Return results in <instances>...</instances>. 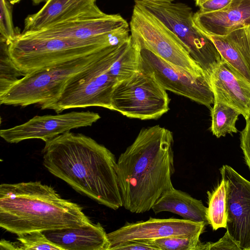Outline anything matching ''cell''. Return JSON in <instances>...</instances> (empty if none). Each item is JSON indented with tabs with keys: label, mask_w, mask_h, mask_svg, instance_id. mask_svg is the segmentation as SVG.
<instances>
[{
	"label": "cell",
	"mask_w": 250,
	"mask_h": 250,
	"mask_svg": "<svg viewBox=\"0 0 250 250\" xmlns=\"http://www.w3.org/2000/svg\"><path fill=\"white\" fill-rule=\"evenodd\" d=\"M100 118L98 113L90 111L35 116L21 125L1 129L0 136L9 143L32 139L46 142L71 129L91 126Z\"/></svg>",
	"instance_id": "8fae6325"
},
{
	"label": "cell",
	"mask_w": 250,
	"mask_h": 250,
	"mask_svg": "<svg viewBox=\"0 0 250 250\" xmlns=\"http://www.w3.org/2000/svg\"><path fill=\"white\" fill-rule=\"evenodd\" d=\"M23 75L12 62L8 50L7 43L0 41V95L3 94L20 77Z\"/></svg>",
	"instance_id": "d4e9b609"
},
{
	"label": "cell",
	"mask_w": 250,
	"mask_h": 250,
	"mask_svg": "<svg viewBox=\"0 0 250 250\" xmlns=\"http://www.w3.org/2000/svg\"><path fill=\"white\" fill-rule=\"evenodd\" d=\"M169 102L166 90L143 69L118 82L111 98L112 110L142 120L159 118L169 110Z\"/></svg>",
	"instance_id": "9c48e42d"
},
{
	"label": "cell",
	"mask_w": 250,
	"mask_h": 250,
	"mask_svg": "<svg viewBox=\"0 0 250 250\" xmlns=\"http://www.w3.org/2000/svg\"><path fill=\"white\" fill-rule=\"evenodd\" d=\"M209 78L214 101L234 108L245 120L250 117V81L223 59Z\"/></svg>",
	"instance_id": "9a60e30c"
},
{
	"label": "cell",
	"mask_w": 250,
	"mask_h": 250,
	"mask_svg": "<svg viewBox=\"0 0 250 250\" xmlns=\"http://www.w3.org/2000/svg\"><path fill=\"white\" fill-rule=\"evenodd\" d=\"M130 36L127 46L108 69L118 83L131 78L141 69L140 47Z\"/></svg>",
	"instance_id": "ffe728a7"
},
{
	"label": "cell",
	"mask_w": 250,
	"mask_h": 250,
	"mask_svg": "<svg viewBox=\"0 0 250 250\" xmlns=\"http://www.w3.org/2000/svg\"><path fill=\"white\" fill-rule=\"evenodd\" d=\"M208 203L207 217L213 230L226 228V189L224 181L222 179L217 187L211 192L208 191Z\"/></svg>",
	"instance_id": "cb8c5ba5"
},
{
	"label": "cell",
	"mask_w": 250,
	"mask_h": 250,
	"mask_svg": "<svg viewBox=\"0 0 250 250\" xmlns=\"http://www.w3.org/2000/svg\"><path fill=\"white\" fill-rule=\"evenodd\" d=\"M97 0H47L37 12L28 15L21 33L41 30L51 24L96 10Z\"/></svg>",
	"instance_id": "ac0fdd59"
},
{
	"label": "cell",
	"mask_w": 250,
	"mask_h": 250,
	"mask_svg": "<svg viewBox=\"0 0 250 250\" xmlns=\"http://www.w3.org/2000/svg\"><path fill=\"white\" fill-rule=\"evenodd\" d=\"M173 133L156 125L142 128L119 156L117 172L123 207L144 213L173 187L175 171Z\"/></svg>",
	"instance_id": "7a4b0ae2"
},
{
	"label": "cell",
	"mask_w": 250,
	"mask_h": 250,
	"mask_svg": "<svg viewBox=\"0 0 250 250\" xmlns=\"http://www.w3.org/2000/svg\"><path fill=\"white\" fill-rule=\"evenodd\" d=\"M162 21L186 46L190 56L209 75L222 61L211 40L196 25L194 13L187 4L134 0Z\"/></svg>",
	"instance_id": "52a82bcc"
},
{
	"label": "cell",
	"mask_w": 250,
	"mask_h": 250,
	"mask_svg": "<svg viewBox=\"0 0 250 250\" xmlns=\"http://www.w3.org/2000/svg\"><path fill=\"white\" fill-rule=\"evenodd\" d=\"M47 0H32V3L34 5H37L42 3H44Z\"/></svg>",
	"instance_id": "d6a6232c"
},
{
	"label": "cell",
	"mask_w": 250,
	"mask_h": 250,
	"mask_svg": "<svg viewBox=\"0 0 250 250\" xmlns=\"http://www.w3.org/2000/svg\"><path fill=\"white\" fill-rule=\"evenodd\" d=\"M128 26L119 14H106L98 8L38 31L21 33L40 38L87 39Z\"/></svg>",
	"instance_id": "4fadbf2b"
},
{
	"label": "cell",
	"mask_w": 250,
	"mask_h": 250,
	"mask_svg": "<svg viewBox=\"0 0 250 250\" xmlns=\"http://www.w3.org/2000/svg\"><path fill=\"white\" fill-rule=\"evenodd\" d=\"M17 242H10L1 239L0 242V250H62L52 243L42 232L33 231L17 235Z\"/></svg>",
	"instance_id": "603a6c76"
},
{
	"label": "cell",
	"mask_w": 250,
	"mask_h": 250,
	"mask_svg": "<svg viewBox=\"0 0 250 250\" xmlns=\"http://www.w3.org/2000/svg\"><path fill=\"white\" fill-rule=\"evenodd\" d=\"M118 46H109L83 57L28 73L0 95V103L24 107L51 101L59 96L72 77Z\"/></svg>",
	"instance_id": "8992f818"
},
{
	"label": "cell",
	"mask_w": 250,
	"mask_h": 250,
	"mask_svg": "<svg viewBox=\"0 0 250 250\" xmlns=\"http://www.w3.org/2000/svg\"><path fill=\"white\" fill-rule=\"evenodd\" d=\"M127 41L72 77L56 99L40 105L59 113L66 109L99 106L112 110V95L118 82L109 73L113 62L127 46Z\"/></svg>",
	"instance_id": "5b68a950"
},
{
	"label": "cell",
	"mask_w": 250,
	"mask_h": 250,
	"mask_svg": "<svg viewBox=\"0 0 250 250\" xmlns=\"http://www.w3.org/2000/svg\"><path fill=\"white\" fill-rule=\"evenodd\" d=\"M232 0H208L200 6L202 12H211L221 10L231 3Z\"/></svg>",
	"instance_id": "4dcf8cb0"
},
{
	"label": "cell",
	"mask_w": 250,
	"mask_h": 250,
	"mask_svg": "<svg viewBox=\"0 0 250 250\" xmlns=\"http://www.w3.org/2000/svg\"><path fill=\"white\" fill-rule=\"evenodd\" d=\"M245 36L248 43L249 51L250 53V25L244 28Z\"/></svg>",
	"instance_id": "1f68e13d"
},
{
	"label": "cell",
	"mask_w": 250,
	"mask_h": 250,
	"mask_svg": "<svg viewBox=\"0 0 250 250\" xmlns=\"http://www.w3.org/2000/svg\"><path fill=\"white\" fill-rule=\"evenodd\" d=\"M201 234L187 236L167 237L153 240H143L158 250H197L201 243Z\"/></svg>",
	"instance_id": "484cf974"
},
{
	"label": "cell",
	"mask_w": 250,
	"mask_h": 250,
	"mask_svg": "<svg viewBox=\"0 0 250 250\" xmlns=\"http://www.w3.org/2000/svg\"><path fill=\"white\" fill-rule=\"evenodd\" d=\"M208 36L214 43L222 58L250 82V69L242 53L228 36Z\"/></svg>",
	"instance_id": "7402d4cb"
},
{
	"label": "cell",
	"mask_w": 250,
	"mask_h": 250,
	"mask_svg": "<svg viewBox=\"0 0 250 250\" xmlns=\"http://www.w3.org/2000/svg\"><path fill=\"white\" fill-rule=\"evenodd\" d=\"M241 250V249L227 231L224 235L218 241L214 243L207 242L201 243L198 246L197 250Z\"/></svg>",
	"instance_id": "83f0119b"
},
{
	"label": "cell",
	"mask_w": 250,
	"mask_h": 250,
	"mask_svg": "<svg viewBox=\"0 0 250 250\" xmlns=\"http://www.w3.org/2000/svg\"><path fill=\"white\" fill-rule=\"evenodd\" d=\"M129 31L127 27H122L87 39L35 37L19 32L6 42L12 62L24 76L109 46L120 45L128 39Z\"/></svg>",
	"instance_id": "277c9868"
},
{
	"label": "cell",
	"mask_w": 250,
	"mask_h": 250,
	"mask_svg": "<svg viewBox=\"0 0 250 250\" xmlns=\"http://www.w3.org/2000/svg\"><path fill=\"white\" fill-rule=\"evenodd\" d=\"M197 27L207 36H226L250 25V0H232L224 9L194 13Z\"/></svg>",
	"instance_id": "2e32d148"
},
{
	"label": "cell",
	"mask_w": 250,
	"mask_h": 250,
	"mask_svg": "<svg viewBox=\"0 0 250 250\" xmlns=\"http://www.w3.org/2000/svg\"><path fill=\"white\" fill-rule=\"evenodd\" d=\"M132 39L173 65L198 77H209L190 56L186 46L162 21L135 3L130 21Z\"/></svg>",
	"instance_id": "ba28073f"
},
{
	"label": "cell",
	"mask_w": 250,
	"mask_h": 250,
	"mask_svg": "<svg viewBox=\"0 0 250 250\" xmlns=\"http://www.w3.org/2000/svg\"><path fill=\"white\" fill-rule=\"evenodd\" d=\"M245 127L241 132L240 147L245 161L250 169V117L246 120Z\"/></svg>",
	"instance_id": "f1b7e54d"
},
{
	"label": "cell",
	"mask_w": 250,
	"mask_h": 250,
	"mask_svg": "<svg viewBox=\"0 0 250 250\" xmlns=\"http://www.w3.org/2000/svg\"><path fill=\"white\" fill-rule=\"evenodd\" d=\"M140 55L141 69L151 73L165 90L208 107L214 103L209 77L196 76L180 69L145 47H140Z\"/></svg>",
	"instance_id": "30bf717a"
},
{
	"label": "cell",
	"mask_w": 250,
	"mask_h": 250,
	"mask_svg": "<svg viewBox=\"0 0 250 250\" xmlns=\"http://www.w3.org/2000/svg\"><path fill=\"white\" fill-rule=\"evenodd\" d=\"M43 165L74 189L114 210L123 207L114 155L91 138L70 131L45 142Z\"/></svg>",
	"instance_id": "6da1fadb"
},
{
	"label": "cell",
	"mask_w": 250,
	"mask_h": 250,
	"mask_svg": "<svg viewBox=\"0 0 250 250\" xmlns=\"http://www.w3.org/2000/svg\"><path fill=\"white\" fill-rule=\"evenodd\" d=\"M220 172L225 185L227 231L241 250H250V182L228 165Z\"/></svg>",
	"instance_id": "7c38bea8"
},
{
	"label": "cell",
	"mask_w": 250,
	"mask_h": 250,
	"mask_svg": "<svg viewBox=\"0 0 250 250\" xmlns=\"http://www.w3.org/2000/svg\"><path fill=\"white\" fill-rule=\"evenodd\" d=\"M152 1L162 2H172L174 0H147Z\"/></svg>",
	"instance_id": "836d02e7"
},
{
	"label": "cell",
	"mask_w": 250,
	"mask_h": 250,
	"mask_svg": "<svg viewBox=\"0 0 250 250\" xmlns=\"http://www.w3.org/2000/svg\"><path fill=\"white\" fill-rule=\"evenodd\" d=\"M206 226L204 223L172 218H150L146 221L127 223L120 229L107 233L108 250H114L116 247L131 241L201 234Z\"/></svg>",
	"instance_id": "5bb4252c"
},
{
	"label": "cell",
	"mask_w": 250,
	"mask_h": 250,
	"mask_svg": "<svg viewBox=\"0 0 250 250\" xmlns=\"http://www.w3.org/2000/svg\"><path fill=\"white\" fill-rule=\"evenodd\" d=\"M158 250L143 240L128 241L116 247L114 250Z\"/></svg>",
	"instance_id": "f546056e"
},
{
	"label": "cell",
	"mask_w": 250,
	"mask_h": 250,
	"mask_svg": "<svg viewBox=\"0 0 250 250\" xmlns=\"http://www.w3.org/2000/svg\"><path fill=\"white\" fill-rule=\"evenodd\" d=\"M207 209L201 200L174 187L165 192L151 208L155 214L168 211L178 214L184 219L204 223L206 225L208 224Z\"/></svg>",
	"instance_id": "d6986e66"
},
{
	"label": "cell",
	"mask_w": 250,
	"mask_h": 250,
	"mask_svg": "<svg viewBox=\"0 0 250 250\" xmlns=\"http://www.w3.org/2000/svg\"><path fill=\"white\" fill-rule=\"evenodd\" d=\"M13 5L8 0H0V41L9 42L20 32L14 26Z\"/></svg>",
	"instance_id": "4316f807"
},
{
	"label": "cell",
	"mask_w": 250,
	"mask_h": 250,
	"mask_svg": "<svg viewBox=\"0 0 250 250\" xmlns=\"http://www.w3.org/2000/svg\"><path fill=\"white\" fill-rule=\"evenodd\" d=\"M92 223L78 204L40 181L0 186V227L17 235Z\"/></svg>",
	"instance_id": "3957f363"
},
{
	"label": "cell",
	"mask_w": 250,
	"mask_h": 250,
	"mask_svg": "<svg viewBox=\"0 0 250 250\" xmlns=\"http://www.w3.org/2000/svg\"><path fill=\"white\" fill-rule=\"evenodd\" d=\"M208 0H195L196 5L198 6H200L203 2Z\"/></svg>",
	"instance_id": "e575fe53"
},
{
	"label": "cell",
	"mask_w": 250,
	"mask_h": 250,
	"mask_svg": "<svg viewBox=\"0 0 250 250\" xmlns=\"http://www.w3.org/2000/svg\"><path fill=\"white\" fill-rule=\"evenodd\" d=\"M12 4H16L17 3H18L21 0H8Z\"/></svg>",
	"instance_id": "d590c367"
},
{
	"label": "cell",
	"mask_w": 250,
	"mask_h": 250,
	"mask_svg": "<svg viewBox=\"0 0 250 250\" xmlns=\"http://www.w3.org/2000/svg\"><path fill=\"white\" fill-rule=\"evenodd\" d=\"M42 232L62 250H108L109 247L107 233L99 223Z\"/></svg>",
	"instance_id": "e0dca14e"
},
{
	"label": "cell",
	"mask_w": 250,
	"mask_h": 250,
	"mask_svg": "<svg viewBox=\"0 0 250 250\" xmlns=\"http://www.w3.org/2000/svg\"><path fill=\"white\" fill-rule=\"evenodd\" d=\"M240 113L234 108L220 102L214 101L211 109V131L217 138L236 133V123Z\"/></svg>",
	"instance_id": "44dd1931"
}]
</instances>
